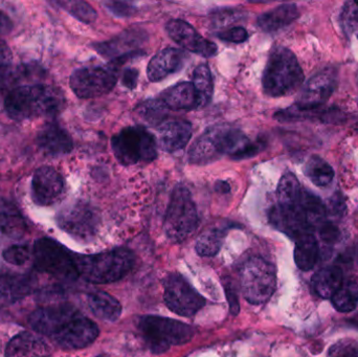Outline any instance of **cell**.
<instances>
[{"label": "cell", "instance_id": "30bf717a", "mask_svg": "<svg viewBox=\"0 0 358 357\" xmlns=\"http://www.w3.org/2000/svg\"><path fill=\"white\" fill-rule=\"evenodd\" d=\"M34 266L38 272L59 280L73 281L79 277L75 257L52 238H40L33 247Z\"/></svg>", "mask_w": 358, "mask_h": 357}, {"label": "cell", "instance_id": "44dd1931", "mask_svg": "<svg viewBox=\"0 0 358 357\" xmlns=\"http://www.w3.org/2000/svg\"><path fill=\"white\" fill-rule=\"evenodd\" d=\"M185 52L178 48H167L159 50L152 57L147 67L149 80L157 83L178 73L185 65Z\"/></svg>", "mask_w": 358, "mask_h": 357}, {"label": "cell", "instance_id": "2e32d148", "mask_svg": "<svg viewBox=\"0 0 358 357\" xmlns=\"http://www.w3.org/2000/svg\"><path fill=\"white\" fill-rule=\"evenodd\" d=\"M338 73L334 67H327L315 73L301 90L296 104L307 108H317L326 104L338 86Z\"/></svg>", "mask_w": 358, "mask_h": 357}, {"label": "cell", "instance_id": "f1b7e54d", "mask_svg": "<svg viewBox=\"0 0 358 357\" xmlns=\"http://www.w3.org/2000/svg\"><path fill=\"white\" fill-rule=\"evenodd\" d=\"M88 306L92 314L107 322H115L122 314V306L115 298L103 291H96L87 297Z\"/></svg>", "mask_w": 358, "mask_h": 357}, {"label": "cell", "instance_id": "cb8c5ba5", "mask_svg": "<svg viewBox=\"0 0 358 357\" xmlns=\"http://www.w3.org/2000/svg\"><path fill=\"white\" fill-rule=\"evenodd\" d=\"M159 100L171 110H195L198 109L197 94L192 82H181L162 92Z\"/></svg>", "mask_w": 358, "mask_h": 357}, {"label": "cell", "instance_id": "7a4b0ae2", "mask_svg": "<svg viewBox=\"0 0 358 357\" xmlns=\"http://www.w3.org/2000/svg\"><path fill=\"white\" fill-rule=\"evenodd\" d=\"M64 107L63 92L44 84L16 86L8 92L4 101L6 113L15 121L37 117H55Z\"/></svg>", "mask_w": 358, "mask_h": 357}, {"label": "cell", "instance_id": "c3c4849f", "mask_svg": "<svg viewBox=\"0 0 358 357\" xmlns=\"http://www.w3.org/2000/svg\"><path fill=\"white\" fill-rule=\"evenodd\" d=\"M13 22L10 17L0 10V36L8 35L13 29Z\"/></svg>", "mask_w": 358, "mask_h": 357}, {"label": "cell", "instance_id": "836d02e7", "mask_svg": "<svg viewBox=\"0 0 358 357\" xmlns=\"http://www.w3.org/2000/svg\"><path fill=\"white\" fill-rule=\"evenodd\" d=\"M304 189L296 176L292 172L283 174L277 189L278 203L280 205H299Z\"/></svg>", "mask_w": 358, "mask_h": 357}, {"label": "cell", "instance_id": "d4e9b609", "mask_svg": "<svg viewBox=\"0 0 358 357\" xmlns=\"http://www.w3.org/2000/svg\"><path fill=\"white\" fill-rule=\"evenodd\" d=\"M300 16L298 6L294 3L281 4L258 17L257 24L261 31L273 34L289 27Z\"/></svg>", "mask_w": 358, "mask_h": 357}, {"label": "cell", "instance_id": "3957f363", "mask_svg": "<svg viewBox=\"0 0 358 357\" xmlns=\"http://www.w3.org/2000/svg\"><path fill=\"white\" fill-rule=\"evenodd\" d=\"M304 82V73L296 54L284 48L275 46L268 56L263 71V92L271 98L294 94Z\"/></svg>", "mask_w": 358, "mask_h": 357}, {"label": "cell", "instance_id": "7bdbcfd3", "mask_svg": "<svg viewBox=\"0 0 358 357\" xmlns=\"http://www.w3.org/2000/svg\"><path fill=\"white\" fill-rule=\"evenodd\" d=\"M317 231H319L322 240L328 243V245H334L340 238V230H338V226H334L332 222L328 221V220L321 224L317 228Z\"/></svg>", "mask_w": 358, "mask_h": 357}, {"label": "cell", "instance_id": "ba28073f", "mask_svg": "<svg viewBox=\"0 0 358 357\" xmlns=\"http://www.w3.org/2000/svg\"><path fill=\"white\" fill-rule=\"evenodd\" d=\"M198 214L191 193L185 187L176 186L166 213V235L173 242H182L198 226Z\"/></svg>", "mask_w": 358, "mask_h": 357}, {"label": "cell", "instance_id": "7402d4cb", "mask_svg": "<svg viewBox=\"0 0 358 357\" xmlns=\"http://www.w3.org/2000/svg\"><path fill=\"white\" fill-rule=\"evenodd\" d=\"M275 119L281 123H294V122L317 121L323 123H336L343 117L342 112L338 109L325 108V106L317 108H307L294 104L288 108L282 109L275 113Z\"/></svg>", "mask_w": 358, "mask_h": 357}, {"label": "cell", "instance_id": "277c9868", "mask_svg": "<svg viewBox=\"0 0 358 357\" xmlns=\"http://www.w3.org/2000/svg\"><path fill=\"white\" fill-rule=\"evenodd\" d=\"M48 337L62 349H83L98 339L99 328L75 306L64 304L55 316Z\"/></svg>", "mask_w": 358, "mask_h": 357}, {"label": "cell", "instance_id": "db71d44e", "mask_svg": "<svg viewBox=\"0 0 358 357\" xmlns=\"http://www.w3.org/2000/svg\"><path fill=\"white\" fill-rule=\"evenodd\" d=\"M0 92H1V89H0Z\"/></svg>", "mask_w": 358, "mask_h": 357}, {"label": "cell", "instance_id": "f35d334b", "mask_svg": "<svg viewBox=\"0 0 358 357\" xmlns=\"http://www.w3.org/2000/svg\"><path fill=\"white\" fill-rule=\"evenodd\" d=\"M3 259L13 265H24L31 259V251L25 245H13L2 254Z\"/></svg>", "mask_w": 358, "mask_h": 357}, {"label": "cell", "instance_id": "4316f807", "mask_svg": "<svg viewBox=\"0 0 358 357\" xmlns=\"http://www.w3.org/2000/svg\"><path fill=\"white\" fill-rule=\"evenodd\" d=\"M33 291V283L24 275H0V306L10 305Z\"/></svg>", "mask_w": 358, "mask_h": 357}, {"label": "cell", "instance_id": "f907efd6", "mask_svg": "<svg viewBox=\"0 0 358 357\" xmlns=\"http://www.w3.org/2000/svg\"><path fill=\"white\" fill-rule=\"evenodd\" d=\"M94 357H109V356H106V354H100V356H94Z\"/></svg>", "mask_w": 358, "mask_h": 357}, {"label": "cell", "instance_id": "d6986e66", "mask_svg": "<svg viewBox=\"0 0 358 357\" xmlns=\"http://www.w3.org/2000/svg\"><path fill=\"white\" fill-rule=\"evenodd\" d=\"M37 145L50 156H61L71 152L73 140L69 132L56 122L46 123L37 134Z\"/></svg>", "mask_w": 358, "mask_h": 357}, {"label": "cell", "instance_id": "ac0fdd59", "mask_svg": "<svg viewBox=\"0 0 358 357\" xmlns=\"http://www.w3.org/2000/svg\"><path fill=\"white\" fill-rule=\"evenodd\" d=\"M31 199L40 207L54 205L64 192V180L52 167H41L34 172Z\"/></svg>", "mask_w": 358, "mask_h": 357}, {"label": "cell", "instance_id": "7c38bea8", "mask_svg": "<svg viewBox=\"0 0 358 357\" xmlns=\"http://www.w3.org/2000/svg\"><path fill=\"white\" fill-rule=\"evenodd\" d=\"M57 224L69 236L81 242H90L96 237L101 224L98 209L85 201H76L65 205L57 214Z\"/></svg>", "mask_w": 358, "mask_h": 357}, {"label": "cell", "instance_id": "ee69618b", "mask_svg": "<svg viewBox=\"0 0 358 357\" xmlns=\"http://www.w3.org/2000/svg\"><path fill=\"white\" fill-rule=\"evenodd\" d=\"M225 293H227V302H229V310L231 314L236 316L239 312V300H238L237 293L231 283L225 285Z\"/></svg>", "mask_w": 358, "mask_h": 357}, {"label": "cell", "instance_id": "8992f818", "mask_svg": "<svg viewBox=\"0 0 358 357\" xmlns=\"http://www.w3.org/2000/svg\"><path fill=\"white\" fill-rule=\"evenodd\" d=\"M157 140L143 126L124 128L111 138V149L117 161L123 166L150 163L157 157Z\"/></svg>", "mask_w": 358, "mask_h": 357}, {"label": "cell", "instance_id": "816d5d0a", "mask_svg": "<svg viewBox=\"0 0 358 357\" xmlns=\"http://www.w3.org/2000/svg\"><path fill=\"white\" fill-rule=\"evenodd\" d=\"M357 260L358 262V243H357Z\"/></svg>", "mask_w": 358, "mask_h": 357}, {"label": "cell", "instance_id": "681fc988", "mask_svg": "<svg viewBox=\"0 0 358 357\" xmlns=\"http://www.w3.org/2000/svg\"><path fill=\"white\" fill-rule=\"evenodd\" d=\"M216 190L220 191V192L222 193H227L229 192V190H231V188H229V184H227V182H217Z\"/></svg>", "mask_w": 358, "mask_h": 357}, {"label": "cell", "instance_id": "d6a6232c", "mask_svg": "<svg viewBox=\"0 0 358 357\" xmlns=\"http://www.w3.org/2000/svg\"><path fill=\"white\" fill-rule=\"evenodd\" d=\"M197 94L198 109L203 108L210 104L214 92V82L208 64H200L193 73L192 82Z\"/></svg>", "mask_w": 358, "mask_h": 357}, {"label": "cell", "instance_id": "f5cc1de1", "mask_svg": "<svg viewBox=\"0 0 358 357\" xmlns=\"http://www.w3.org/2000/svg\"><path fill=\"white\" fill-rule=\"evenodd\" d=\"M357 84H358V75H357Z\"/></svg>", "mask_w": 358, "mask_h": 357}, {"label": "cell", "instance_id": "bcb514c9", "mask_svg": "<svg viewBox=\"0 0 358 357\" xmlns=\"http://www.w3.org/2000/svg\"><path fill=\"white\" fill-rule=\"evenodd\" d=\"M12 50L3 40L0 39V67L8 66L12 62Z\"/></svg>", "mask_w": 358, "mask_h": 357}, {"label": "cell", "instance_id": "b9f144b4", "mask_svg": "<svg viewBox=\"0 0 358 357\" xmlns=\"http://www.w3.org/2000/svg\"><path fill=\"white\" fill-rule=\"evenodd\" d=\"M105 8L117 17H130L136 14V8L129 2L108 1L104 2Z\"/></svg>", "mask_w": 358, "mask_h": 357}, {"label": "cell", "instance_id": "ffe728a7", "mask_svg": "<svg viewBox=\"0 0 358 357\" xmlns=\"http://www.w3.org/2000/svg\"><path fill=\"white\" fill-rule=\"evenodd\" d=\"M192 134L193 128L189 122L185 119H170L159 125L157 145L165 152H178L187 147Z\"/></svg>", "mask_w": 358, "mask_h": 357}, {"label": "cell", "instance_id": "e575fe53", "mask_svg": "<svg viewBox=\"0 0 358 357\" xmlns=\"http://www.w3.org/2000/svg\"><path fill=\"white\" fill-rule=\"evenodd\" d=\"M224 230L221 228H210L202 233L196 242V252L202 257H213L217 255L222 247L225 238Z\"/></svg>", "mask_w": 358, "mask_h": 357}, {"label": "cell", "instance_id": "8d00e7d4", "mask_svg": "<svg viewBox=\"0 0 358 357\" xmlns=\"http://www.w3.org/2000/svg\"><path fill=\"white\" fill-rule=\"evenodd\" d=\"M56 3L63 10L69 12L71 16L86 24L94 22L98 17L94 8L87 2L81 1V0H60Z\"/></svg>", "mask_w": 358, "mask_h": 357}, {"label": "cell", "instance_id": "83f0119b", "mask_svg": "<svg viewBox=\"0 0 358 357\" xmlns=\"http://www.w3.org/2000/svg\"><path fill=\"white\" fill-rule=\"evenodd\" d=\"M344 281L343 270L338 266L322 268L313 277L311 285L322 299H331Z\"/></svg>", "mask_w": 358, "mask_h": 357}, {"label": "cell", "instance_id": "5bb4252c", "mask_svg": "<svg viewBox=\"0 0 358 357\" xmlns=\"http://www.w3.org/2000/svg\"><path fill=\"white\" fill-rule=\"evenodd\" d=\"M146 41V33L140 29H130L105 42L92 44L99 54L124 64L129 59L144 54L142 45Z\"/></svg>", "mask_w": 358, "mask_h": 357}, {"label": "cell", "instance_id": "9a60e30c", "mask_svg": "<svg viewBox=\"0 0 358 357\" xmlns=\"http://www.w3.org/2000/svg\"><path fill=\"white\" fill-rule=\"evenodd\" d=\"M269 222L273 228L284 233L292 240L315 232L301 203L273 205L268 213Z\"/></svg>", "mask_w": 358, "mask_h": 357}, {"label": "cell", "instance_id": "603a6c76", "mask_svg": "<svg viewBox=\"0 0 358 357\" xmlns=\"http://www.w3.org/2000/svg\"><path fill=\"white\" fill-rule=\"evenodd\" d=\"M6 357H52L48 344L37 335L21 333L6 346Z\"/></svg>", "mask_w": 358, "mask_h": 357}, {"label": "cell", "instance_id": "f546056e", "mask_svg": "<svg viewBox=\"0 0 358 357\" xmlns=\"http://www.w3.org/2000/svg\"><path fill=\"white\" fill-rule=\"evenodd\" d=\"M321 252L319 242L313 233L305 235L296 240L294 262L301 270L308 272L317 265Z\"/></svg>", "mask_w": 358, "mask_h": 357}, {"label": "cell", "instance_id": "1f68e13d", "mask_svg": "<svg viewBox=\"0 0 358 357\" xmlns=\"http://www.w3.org/2000/svg\"><path fill=\"white\" fill-rule=\"evenodd\" d=\"M304 173L313 184L321 188L329 186L334 178V168L319 155L309 157L304 166Z\"/></svg>", "mask_w": 358, "mask_h": 357}, {"label": "cell", "instance_id": "8fae6325", "mask_svg": "<svg viewBox=\"0 0 358 357\" xmlns=\"http://www.w3.org/2000/svg\"><path fill=\"white\" fill-rule=\"evenodd\" d=\"M122 65L110 61L107 65L76 69L69 80L73 94L80 99H94L109 94L117 85Z\"/></svg>", "mask_w": 358, "mask_h": 357}, {"label": "cell", "instance_id": "60d3db41", "mask_svg": "<svg viewBox=\"0 0 358 357\" xmlns=\"http://www.w3.org/2000/svg\"><path fill=\"white\" fill-rule=\"evenodd\" d=\"M217 37L225 42L243 43L248 39V33L244 27H234L231 29H227V31L217 34Z\"/></svg>", "mask_w": 358, "mask_h": 357}, {"label": "cell", "instance_id": "f6af8a7d", "mask_svg": "<svg viewBox=\"0 0 358 357\" xmlns=\"http://www.w3.org/2000/svg\"><path fill=\"white\" fill-rule=\"evenodd\" d=\"M138 71L134 68H128L124 71L123 75H122V83L129 89H134L138 84Z\"/></svg>", "mask_w": 358, "mask_h": 357}, {"label": "cell", "instance_id": "9c48e42d", "mask_svg": "<svg viewBox=\"0 0 358 357\" xmlns=\"http://www.w3.org/2000/svg\"><path fill=\"white\" fill-rule=\"evenodd\" d=\"M240 285L246 301L254 305L265 303L277 287L275 268L263 258H250L242 266Z\"/></svg>", "mask_w": 358, "mask_h": 357}, {"label": "cell", "instance_id": "484cf974", "mask_svg": "<svg viewBox=\"0 0 358 357\" xmlns=\"http://www.w3.org/2000/svg\"><path fill=\"white\" fill-rule=\"evenodd\" d=\"M29 231L20 210L8 199L0 197V232L12 239H21Z\"/></svg>", "mask_w": 358, "mask_h": 357}, {"label": "cell", "instance_id": "74e56055", "mask_svg": "<svg viewBox=\"0 0 358 357\" xmlns=\"http://www.w3.org/2000/svg\"><path fill=\"white\" fill-rule=\"evenodd\" d=\"M341 23L347 36H357L358 38V1L345 3L341 13Z\"/></svg>", "mask_w": 358, "mask_h": 357}, {"label": "cell", "instance_id": "d590c367", "mask_svg": "<svg viewBox=\"0 0 358 357\" xmlns=\"http://www.w3.org/2000/svg\"><path fill=\"white\" fill-rule=\"evenodd\" d=\"M167 107L163 104L159 98L155 100H147L136 107V112L141 119L149 125H159L163 122Z\"/></svg>", "mask_w": 358, "mask_h": 357}, {"label": "cell", "instance_id": "4dcf8cb0", "mask_svg": "<svg viewBox=\"0 0 358 357\" xmlns=\"http://www.w3.org/2000/svg\"><path fill=\"white\" fill-rule=\"evenodd\" d=\"M331 301L338 312L343 314L353 312L358 305L357 277L345 279L338 291L331 298Z\"/></svg>", "mask_w": 358, "mask_h": 357}, {"label": "cell", "instance_id": "6da1fadb", "mask_svg": "<svg viewBox=\"0 0 358 357\" xmlns=\"http://www.w3.org/2000/svg\"><path fill=\"white\" fill-rule=\"evenodd\" d=\"M263 143L252 142L241 130L233 126H213L189 147L187 161L191 165L204 166L223 156L236 161L250 159L262 150Z\"/></svg>", "mask_w": 358, "mask_h": 357}, {"label": "cell", "instance_id": "e0dca14e", "mask_svg": "<svg viewBox=\"0 0 358 357\" xmlns=\"http://www.w3.org/2000/svg\"><path fill=\"white\" fill-rule=\"evenodd\" d=\"M166 31L169 37L183 50L204 58L214 57L218 52V46L214 42L202 37L187 21L172 19L166 25Z\"/></svg>", "mask_w": 358, "mask_h": 357}, {"label": "cell", "instance_id": "4fadbf2b", "mask_svg": "<svg viewBox=\"0 0 358 357\" xmlns=\"http://www.w3.org/2000/svg\"><path fill=\"white\" fill-rule=\"evenodd\" d=\"M164 299L168 308L181 316H193L206 301L182 276L169 275L164 282Z\"/></svg>", "mask_w": 358, "mask_h": 357}, {"label": "cell", "instance_id": "7dc6e473", "mask_svg": "<svg viewBox=\"0 0 358 357\" xmlns=\"http://www.w3.org/2000/svg\"><path fill=\"white\" fill-rule=\"evenodd\" d=\"M345 210V203L341 195L332 197L330 201V212L332 215H343V211Z\"/></svg>", "mask_w": 358, "mask_h": 357}, {"label": "cell", "instance_id": "52a82bcc", "mask_svg": "<svg viewBox=\"0 0 358 357\" xmlns=\"http://www.w3.org/2000/svg\"><path fill=\"white\" fill-rule=\"evenodd\" d=\"M138 328L147 347L155 354H164L172 346L183 345L194 335V329L189 325L162 316H145Z\"/></svg>", "mask_w": 358, "mask_h": 357}, {"label": "cell", "instance_id": "ab89813d", "mask_svg": "<svg viewBox=\"0 0 358 357\" xmlns=\"http://www.w3.org/2000/svg\"><path fill=\"white\" fill-rule=\"evenodd\" d=\"M328 357H358V342L353 339L340 340L330 348Z\"/></svg>", "mask_w": 358, "mask_h": 357}, {"label": "cell", "instance_id": "5b68a950", "mask_svg": "<svg viewBox=\"0 0 358 357\" xmlns=\"http://www.w3.org/2000/svg\"><path fill=\"white\" fill-rule=\"evenodd\" d=\"M78 274L94 284H108L123 279L134 265V256L125 249L75 257Z\"/></svg>", "mask_w": 358, "mask_h": 357}]
</instances>
